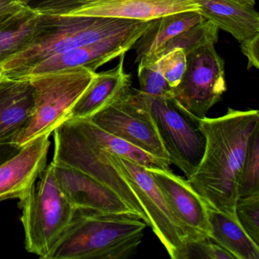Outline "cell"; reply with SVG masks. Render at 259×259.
Instances as JSON below:
<instances>
[{"label": "cell", "instance_id": "cell-1", "mask_svg": "<svg viewBox=\"0 0 259 259\" xmlns=\"http://www.w3.org/2000/svg\"><path fill=\"white\" fill-rule=\"evenodd\" d=\"M205 148L195 174L188 179L208 207L236 220L241 172L248 140L259 126L257 110L228 108L224 116L203 118Z\"/></svg>", "mask_w": 259, "mask_h": 259}, {"label": "cell", "instance_id": "cell-2", "mask_svg": "<svg viewBox=\"0 0 259 259\" xmlns=\"http://www.w3.org/2000/svg\"><path fill=\"white\" fill-rule=\"evenodd\" d=\"M147 22L116 18L40 14L38 30L32 41L25 49L0 63V76L22 78L33 66L50 57L126 32Z\"/></svg>", "mask_w": 259, "mask_h": 259}, {"label": "cell", "instance_id": "cell-3", "mask_svg": "<svg viewBox=\"0 0 259 259\" xmlns=\"http://www.w3.org/2000/svg\"><path fill=\"white\" fill-rule=\"evenodd\" d=\"M146 223L133 213L76 209L49 259H127L136 255Z\"/></svg>", "mask_w": 259, "mask_h": 259}, {"label": "cell", "instance_id": "cell-4", "mask_svg": "<svg viewBox=\"0 0 259 259\" xmlns=\"http://www.w3.org/2000/svg\"><path fill=\"white\" fill-rule=\"evenodd\" d=\"M40 180L20 198L27 251L49 259L72 222L76 209L60 188L53 165L46 166Z\"/></svg>", "mask_w": 259, "mask_h": 259}, {"label": "cell", "instance_id": "cell-5", "mask_svg": "<svg viewBox=\"0 0 259 259\" xmlns=\"http://www.w3.org/2000/svg\"><path fill=\"white\" fill-rule=\"evenodd\" d=\"M95 74L87 68L79 67L27 78L34 89V113L12 143L22 148L42 135L51 134L67 120L71 109Z\"/></svg>", "mask_w": 259, "mask_h": 259}, {"label": "cell", "instance_id": "cell-6", "mask_svg": "<svg viewBox=\"0 0 259 259\" xmlns=\"http://www.w3.org/2000/svg\"><path fill=\"white\" fill-rule=\"evenodd\" d=\"M53 133V162L82 171L108 186L149 227L148 217L134 191L107 151L88 139L70 120L60 124Z\"/></svg>", "mask_w": 259, "mask_h": 259}, {"label": "cell", "instance_id": "cell-7", "mask_svg": "<svg viewBox=\"0 0 259 259\" xmlns=\"http://www.w3.org/2000/svg\"><path fill=\"white\" fill-rule=\"evenodd\" d=\"M152 117L170 163L190 178L198 168L205 148L200 120L182 110L170 98L154 97L136 91Z\"/></svg>", "mask_w": 259, "mask_h": 259}, {"label": "cell", "instance_id": "cell-8", "mask_svg": "<svg viewBox=\"0 0 259 259\" xmlns=\"http://www.w3.org/2000/svg\"><path fill=\"white\" fill-rule=\"evenodd\" d=\"M186 71L170 98L185 113L200 120L221 101L227 90L224 62L213 44L186 55Z\"/></svg>", "mask_w": 259, "mask_h": 259}, {"label": "cell", "instance_id": "cell-9", "mask_svg": "<svg viewBox=\"0 0 259 259\" xmlns=\"http://www.w3.org/2000/svg\"><path fill=\"white\" fill-rule=\"evenodd\" d=\"M108 154L130 183L146 213L149 227L171 258H184L187 235L146 167L124 157Z\"/></svg>", "mask_w": 259, "mask_h": 259}, {"label": "cell", "instance_id": "cell-10", "mask_svg": "<svg viewBox=\"0 0 259 259\" xmlns=\"http://www.w3.org/2000/svg\"><path fill=\"white\" fill-rule=\"evenodd\" d=\"M88 119L104 131L170 163L157 126L136 91L132 90Z\"/></svg>", "mask_w": 259, "mask_h": 259}, {"label": "cell", "instance_id": "cell-11", "mask_svg": "<svg viewBox=\"0 0 259 259\" xmlns=\"http://www.w3.org/2000/svg\"><path fill=\"white\" fill-rule=\"evenodd\" d=\"M149 23L148 21L142 26L126 32L106 37L50 57L33 66L20 78L27 79L37 75L73 68H87L96 72L103 65L131 50Z\"/></svg>", "mask_w": 259, "mask_h": 259}, {"label": "cell", "instance_id": "cell-12", "mask_svg": "<svg viewBox=\"0 0 259 259\" xmlns=\"http://www.w3.org/2000/svg\"><path fill=\"white\" fill-rule=\"evenodd\" d=\"M147 170L183 226L188 242L210 239L212 230L208 206L187 180L170 169L151 168Z\"/></svg>", "mask_w": 259, "mask_h": 259}, {"label": "cell", "instance_id": "cell-13", "mask_svg": "<svg viewBox=\"0 0 259 259\" xmlns=\"http://www.w3.org/2000/svg\"><path fill=\"white\" fill-rule=\"evenodd\" d=\"M51 164L60 188L75 209L136 215L114 191L96 179L63 163Z\"/></svg>", "mask_w": 259, "mask_h": 259}, {"label": "cell", "instance_id": "cell-14", "mask_svg": "<svg viewBox=\"0 0 259 259\" xmlns=\"http://www.w3.org/2000/svg\"><path fill=\"white\" fill-rule=\"evenodd\" d=\"M51 134L36 138L19 153L0 164V201L28 193L47 166Z\"/></svg>", "mask_w": 259, "mask_h": 259}, {"label": "cell", "instance_id": "cell-15", "mask_svg": "<svg viewBox=\"0 0 259 259\" xmlns=\"http://www.w3.org/2000/svg\"><path fill=\"white\" fill-rule=\"evenodd\" d=\"M198 11L195 0H89L63 16L151 21L181 12Z\"/></svg>", "mask_w": 259, "mask_h": 259}, {"label": "cell", "instance_id": "cell-16", "mask_svg": "<svg viewBox=\"0 0 259 259\" xmlns=\"http://www.w3.org/2000/svg\"><path fill=\"white\" fill-rule=\"evenodd\" d=\"M125 56L123 54L119 57V63L113 69L96 72L71 109L67 120L90 119L106 106L131 92V76L124 70Z\"/></svg>", "mask_w": 259, "mask_h": 259}, {"label": "cell", "instance_id": "cell-17", "mask_svg": "<svg viewBox=\"0 0 259 259\" xmlns=\"http://www.w3.org/2000/svg\"><path fill=\"white\" fill-rule=\"evenodd\" d=\"M34 107L29 80L0 78V143L12 142L29 122Z\"/></svg>", "mask_w": 259, "mask_h": 259}, {"label": "cell", "instance_id": "cell-18", "mask_svg": "<svg viewBox=\"0 0 259 259\" xmlns=\"http://www.w3.org/2000/svg\"><path fill=\"white\" fill-rule=\"evenodd\" d=\"M198 13L219 29L240 42L259 34V16L254 7L238 0H195Z\"/></svg>", "mask_w": 259, "mask_h": 259}, {"label": "cell", "instance_id": "cell-19", "mask_svg": "<svg viewBox=\"0 0 259 259\" xmlns=\"http://www.w3.org/2000/svg\"><path fill=\"white\" fill-rule=\"evenodd\" d=\"M203 19L198 11H187L150 21L149 25L132 48L136 50V63L154 58L169 40Z\"/></svg>", "mask_w": 259, "mask_h": 259}, {"label": "cell", "instance_id": "cell-20", "mask_svg": "<svg viewBox=\"0 0 259 259\" xmlns=\"http://www.w3.org/2000/svg\"><path fill=\"white\" fill-rule=\"evenodd\" d=\"M70 121L88 139L110 154L128 159L147 169H169V162L154 157L124 139L104 131L89 119Z\"/></svg>", "mask_w": 259, "mask_h": 259}, {"label": "cell", "instance_id": "cell-21", "mask_svg": "<svg viewBox=\"0 0 259 259\" xmlns=\"http://www.w3.org/2000/svg\"><path fill=\"white\" fill-rule=\"evenodd\" d=\"M210 239L227 250L235 259H258L259 245L244 231L236 220L209 207Z\"/></svg>", "mask_w": 259, "mask_h": 259}, {"label": "cell", "instance_id": "cell-22", "mask_svg": "<svg viewBox=\"0 0 259 259\" xmlns=\"http://www.w3.org/2000/svg\"><path fill=\"white\" fill-rule=\"evenodd\" d=\"M218 31L219 28L218 27L210 21L204 19L169 40L154 58L139 63H154L175 49L183 50L188 55L208 44L215 45L218 40Z\"/></svg>", "mask_w": 259, "mask_h": 259}, {"label": "cell", "instance_id": "cell-23", "mask_svg": "<svg viewBox=\"0 0 259 259\" xmlns=\"http://www.w3.org/2000/svg\"><path fill=\"white\" fill-rule=\"evenodd\" d=\"M40 14L33 12L13 26L0 31V63L28 46L37 34Z\"/></svg>", "mask_w": 259, "mask_h": 259}, {"label": "cell", "instance_id": "cell-24", "mask_svg": "<svg viewBox=\"0 0 259 259\" xmlns=\"http://www.w3.org/2000/svg\"><path fill=\"white\" fill-rule=\"evenodd\" d=\"M259 194V126L248 140L241 172L239 198Z\"/></svg>", "mask_w": 259, "mask_h": 259}, {"label": "cell", "instance_id": "cell-25", "mask_svg": "<svg viewBox=\"0 0 259 259\" xmlns=\"http://www.w3.org/2000/svg\"><path fill=\"white\" fill-rule=\"evenodd\" d=\"M140 92L150 96L170 98L172 89L159 69L157 62L139 63L138 68Z\"/></svg>", "mask_w": 259, "mask_h": 259}, {"label": "cell", "instance_id": "cell-26", "mask_svg": "<svg viewBox=\"0 0 259 259\" xmlns=\"http://www.w3.org/2000/svg\"><path fill=\"white\" fill-rule=\"evenodd\" d=\"M236 217L244 231L259 245V194L239 198Z\"/></svg>", "mask_w": 259, "mask_h": 259}, {"label": "cell", "instance_id": "cell-27", "mask_svg": "<svg viewBox=\"0 0 259 259\" xmlns=\"http://www.w3.org/2000/svg\"><path fill=\"white\" fill-rule=\"evenodd\" d=\"M186 54L183 50L175 49L159 59L157 66L171 88L180 84L186 71Z\"/></svg>", "mask_w": 259, "mask_h": 259}, {"label": "cell", "instance_id": "cell-28", "mask_svg": "<svg viewBox=\"0 0 259 259\" xmlns=\"http://www.w3.org/2000/svg\"><path fill=\"white\" fill-rule=\"evenodd\" d=\"M235 259L227 250L210 239L188 242L184 258Z\"/></svg>", "mask_w": 259, "mask_h": 259}, {"label": "cell", "instance_id": "cell-29", "mask_svg": "<svg viewBox=\"0 0 259 259\" xmlns=\"http://www.w3.org/2000/svg\"><path fill=\"white\" fill-rule=\"evenodd\" d=\"M39 14L66 15L89 0H20Z\"/></svg>", "mask_w": 259, "mask_h": 259}, {"label": "cell", "instance_id": "cell-30", "mask_svg": "<svg viewBox=\"0 0 259 259\" xmlns=\"http://www.w3.org/2000/svg\"><path fill=\"white\" fill-rule=\"evenodd\" d=\"M240 49L242 54L248 59V68H259V34L251 38L240 42Z\"/></svg>", "mask_w": 259, "mask_h": 259}, {"label": "cell", "instance_id": "cell-31", "mask_svg": "<svg viewBox=\"0 0 259 259\" xmlns=\"http://www.w3.org/2000/svg\"><path fill=\"white\" fill-rule=\"evenodd\" d=\"M33 12L34 11L31 9L25 6L17 11L0 15V31L16 25L18 22H21L30 16Z\"/></svg>", "mask_w": 259, "mask_h": 259}, {"label": "cell", "instance_id": "cell-32", "mask_svg": "<svg viewBox=\"0 0 259 259\" xmlns=\"http://www.w3.org/2000/svg\"><path fill=\"white\" fill-rule=\"evenodd\" d=\"M21 149L22 148L12 142L0 143V164L14 157Z\"/></svg>", "mask_w": 259, "mask_h": 259}, {"label": "cell", "instance_id": "cell-33", "mask_svg": "<svg viewBox=\"0 0 259 259\" xmlns=\"http://www.w3.org/2000/svg\"><path fill=\"white\" fill-rule=\"evenodd\" d=\"M24 7L20 0H0V15L17 11Z\"/></svg>", "mask_w": 259, "mask_h": 259}, {"label": "cell", "instance_id": "cell-34", "mask_svg": "<svg viewBox=\"0 0 259 259\" xmlns=\"http://www.w3.org/2000/svg\"><path fill=\"white\" fill-rule=\"evenodd\" d=\"M238 1L243 3V4H247V5H249L253 7L255 5V0H238Z\"/></svg>", "mask_w": 259, "mask_h": 259}, {"label": "cell", "instance_id": "cell-35", "mask_svg": "<svg viewBox=\"0 0 259 259\" xmlns=\"http://www.w3.org/2000/svg\"><path fill=\"white\" fill-rule=\"evenodd\" d=\"M0 78H1V76H0Z\"/></svg>", "mask_w": 259, "mask_h": 259}]
</instances>
